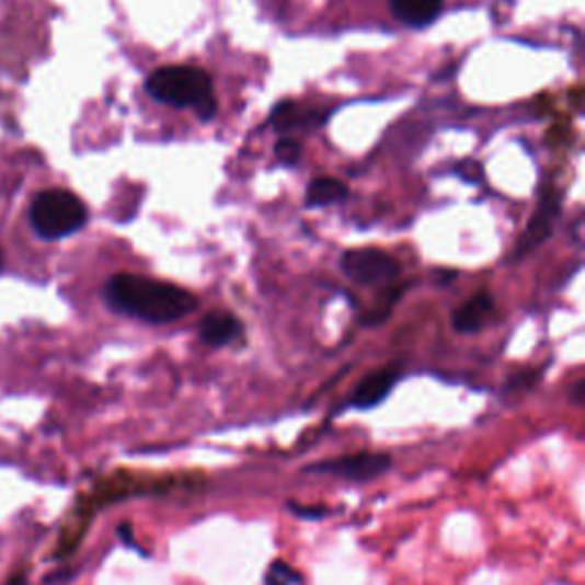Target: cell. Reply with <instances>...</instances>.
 I'll use <instances>...</instances> for the list:
<instances>
[{"mask_svg": "<svg viewBox=\"0 0 585 585\" xmlns=\"http://www.w3.org/2000/svg\"><path fill=\"white\" fill-rule=\"evenodd\" d=\"M105 300L113 309L153 325L174 323L197 309V298L185 288L128 273L105 284Z\"/></svg>", "mask_w": 585, "mask_h": 585, "instance_id": "6da1fadb", "label": "cell"}, {"mask_svg": "<svg viewBox=\"0 0 585 585\" xmlns=\"http://www.w3.org/2000/svg\"><path fill=\"white\" fill-rule=\"evenodd\" d=\"M147 92L158 103L176 105V108H193L204 122L218 113V101L216 94H213L210 78L197 67L172 65L156 69L147 78Z\"/></svg>", "mask_w": 585, "mask_h": 585, "instance_id": "7a4b0ae2", "label": "cell"}, {"mask_svg": "<svg viewBox=\"0 0 585 585\" xmlns=\"http://www.w3.org/2000/svg\"><path fill=\"white\" fill-rule=\"evenodd\" d=\"M85 222V204L69 191L39 193L31 204V225L46 241H60V238L81 231Z\"/></svg>", "mask_w": 585, "mask_h": 585, "instance_id": "3957f363", "label": "cell"}, {"mask_svg": "<svg viewBox=\"0 0 585 585\" xmlns=\"http://www.w3.org/2000/svg\"><path fill=\"white\" fill-rule=\"evenodd\" d=\"M343 275L362 286H380L389 284L401 273V265L393 256L382 250H351L341 256Z\"/></svg>", "mask_w": 585, "mask_h": 585, "instance_id": "277c9868", "label": "cell"}, {"mask_svg": "<svg viewBox=\"0 0 585 585\" xmlns=\"http://www.w3.org/2000/svg\"><path fill=\"white\" fill-rule=\"evenodd\" d=\"M391 467V458L382 454H357L345 456L334 462L313 464L307 471L311 473H328L336 478H345V481H374V478L382 475Z\"/></svg>", "mask_w": 585, "mask_h": 585, "instance_id": "5b68a950", "label": "cell"}, {"mask_svg": "<svg viewBox=\"0 0 585 585\" xmlns=\"http://www.w3.org/2000/svg\"><path fill=\"white\" fill-rule=\"evenodd\" d=\"M561 202H563V197L558 191H547L542 195V202H540V206L536 210V216H534V220L528 222L526 233H524V238L517 245L515 259L526 256L528 252H534L540 243L547 241V238L553 231V222L558 218V213H561Z\"/></svg>", "mask_w": 585, "mask_h": 585, "instance_id": "8992f818", "label": "cell"}, {"mask_svg": "<svg viewBox=\"0 0 585 585\" xmlns=\"http://www.w3.org/2000/svg\"><path fill=\"white\" fill-rule=\"evenodd\" d=\"M398 382V368H380L359 382L353 393V405L359 410H370L380 405Z\"/></svg>", "mask_w": 585, "mask_h": 585, "instance_id": "52a82bcc", "label": "cell"}, {"mask_svg": "<svg viewBox=\"0 0 585 585\" xmlns=\"http://www.w3.org/2000/svg\"><path fill=\"white\" fill-rule=\"evenodd\" d=\"M243 334V323L229 311H210L204 316V321L199 325V336L208 345H229L238 336Z\"/></svg>", "mask_w": 585, "mask_h": 585, "instance_id": "ba28073f", "label": "cell"}, {"mask_svg": "<svg viewBox=\"0 0 585 585\" xmlns=\"http://www.w3.org/2000/svg\"><path fill=\"white\" fill-rule=\"evenodd\" d=\"M389 10L405 25L425 28L441 14L444 0H389Z\"/></svg>", "mask_w": 585, "mask_h": 585, "instance_id": "9c48e42d", "label": "cell"}, {"mask_svg": "<svg viewBox=\"0 0 585 585\" xmlns=\"http://www.w3.org/2000/svg\"><path fill=\"white\" fill-rule=\"evenodd\" d=\"M492 313H494L492 296H487V292H478V296H473L467 305H462L454 313V328L462 334H473L490 321Z\"/></svg>", "mask_w": 585, "mask_h": 585, "instance_id": "30bf717a", "label": "cell"}, {"mask_svg": "<svg viewBox=\"0 0 585 585\" xmlns=\"http://www.w3.org/2000/svg\"><path fill=\"white\" fill-rule=\"evenodd\" d=\"M348 199V188L339 179H316L307 191V206L321 208Z\"/></svg>", "mask_w": 585, "mask_h": 585, "instance_id": "8fae6325", "label": "cell"}, {"mask_svg": "<svg viewBox=\"0 0 585 585\" xmlns=\"http://www.w3.org/2000/svg\"><path fill=\"white\" fill-rule=\"evenodd\" d=\"M300 581H302V576L296 570L288 567L282 561H277L271 565V574H268V578H265V585H290V583H300Z\"/></svg>", "mask_w": 585, "mask_h": 585, "instance_id": "7c38bea8", "label": "cell"}, {"mask_svg": "<svg viewBox=\"0 0 585 585\" xmlns=\"http://www.w3.org/2000/svg\"><path fill=\"white\" fill-rule=\"evenodd\" d=\"M300 142L298 140H292V138H282L277 145H275V156H277V161L284 163V165H292V163H298V158H300Z\"/></svg>", "mask_w": 585, "mask_h": 585, "instance_id": "4fadbf2b", "label": "cell"}, {"mask_svg": "<svg viewBox=\"0 0 585 585\" xmlns=\"http://www.w3.org/2000/svg\"><path fill=\"white\" fill-rule=\"evenodd\" d=\"M290 511L300 517H309V519H321L328 515L325 508H302V505H298V503H290Z\"/></svg>", "mask_w": 585, "mask_h": 585, "instance_id": "5bb4252c", "label": "cell"}, {"mask_svg": "<svg viewBox=\"0 0 585 585\" xmlns=\"http://www.w3.org/2000/svg\"><path fill=\"white\" fill-rule=\"evenodd\" d=\"M524 385L521 387H534V382L538 380V374H524ZM508 389H519V380H511V385H508Z\"/></svg>", "mask_w": 585, "mask_h": 585, "instance_id": "9a60e30c", "label": "cell"}, {"mask_svg": "<svg viewBox=\"0 0 585 585\" xmlns=\"http://www.w3.org/2000/svg\"><path fill=\"white\" fill-rule=\"evenodd\" d=\"M583 391H585V380H578L576 382V387H574V393H572V398H574V403H583Z\"/></svg>", "mask_w": 585, "mask_h": 585, "instance_id": "2e32d148", "label": "cell"}, {"mask_svg": "<svg viewBox=\"0 0 585 585\" xmlns=\"http://www.w3.org/2000/svg\"><path fill=\"white\" fill-rule=\"evenodd\" d=\"M3 268H5V256L0 252V273H3Z\"/></svg>", "mask_w": 585, "mask_h": 585, "instance_id": "e0dca14e", "label": "cell"}]
</instances>
